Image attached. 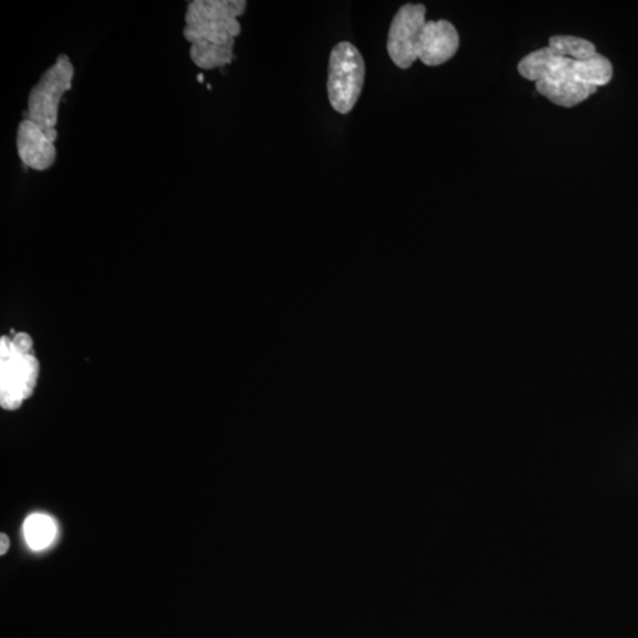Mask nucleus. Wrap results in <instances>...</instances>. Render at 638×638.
<instances>
[{
	"label": "nucleus",
	"instance_id": "6e6552de",
	"mask_svg": "<svg viewBox=\"0 0 638 638\" xmlns=\"http://www.w3.org/2000/svg\"><path fill=\"white\" fill-rule=\"evenodd\" d=\"M459 45V33L451 22L429 21L421 33L419 60L428 66L444 64L454 57Z\"/></svg>",
	"mask_w": 638,
	"mask_h": 638
},
{
	"label": "nucleus",
	"instance_id": "f257e3e1",
	"mask_svg": "<svg viewBox=\"0 0 638 638\" xmlns=\"http://www.w3.org/2000/svg\"><path fill=\"white\" fill-rule=\"evenodd\" d=\"M247 9L245 0H195L186 10L184 38L191 45L234 49L241 33L238 19Z\"/></svg>",
	"mask_w": 638,
	"mask_h": 638
},
{
	"label": "nucleus",
	"instance_id": "ddd939ff",
	"mask_svg": "<svg viewBox=\"0 0 638 638\" xmlns=\"http://www.w3.org/2000/svg\"><path fill=\"white\" fill-rule=\"evenodd\" d=\"M198 80H199L200 83H202V82H203V75H202V74H199V75H198Z\"/></svg>",
	"mask_w": 638,
	"mask_h": 638
},
{
	"label": "nucleus",
	"instance_id": "0eeeda50",
	"mask_svg": "<svg viewBox=\"0 0 638 638\" xmlns=\"http://www.w3.org/2000/svg\"><path fill=\"white\" fill-rule=\"evenodd\" d=\"M56 140V129L45 130L31 119L23 118L15 137L17 151L23 166L39 171L53 166L57 157Z\"/></svg>",
	"mask_w": 638,
	"mask_h": 638
},
{
	"label": "nucleus",
	"instance_id": "f03ea898",
	"mask_svg": "<svg viewBox=\"0 0 638 638\" xmlns=\"http://www.w3.org/2000/svg\"><path fill=\"white\" fill-rule=\"evenodd\" d=\"M40 362L34 354L33 341L25 333L0 339V406L6 410L19 409L36 388Z\"/></svg>",
	"mask_w": 638,
	"mask_h": 638
},
{
	"label": "nucleus",
	"instance_id": "1a4fd4ad",
	"mask_svg": "<svg viewBox=\"0 0 638 638\" xmlns=\"http://www.w3.org/2000/svg\"><path fill=\"white\" fill-rule=\"evenodd\" d=\"M536 90L555 105L574 108L594 95L598 88L583 82L542 80L536 82Z\"/></svg>",
	"mask_w": 638,
	"mask_h": 638
},
{
	"label": "nucleus",
	"instance_id": "9d476101",
	"mask_svg": "<svg viewBox=\"0 0 638 638\" xmlns=\"http://www.w3.org/2000/svg\"><path fill=\"white\" fill-rule=\"evenodd\" d=\"M24 536L31 548H45L55 540V522L49 515L32 514L24 523Z\"/></svg>",
	"mask_w": 638,
	"mask_h": 638
},
{
	"label": "nucleus",
	"instance_id": "423d86ee",
	"mask_svg": "<svg viewBox=\"0 0 638 638\" xmlns=\"http://www.w3.org/2000/svg\"><path fill=\"white\" fill-rule=\"evenodd\" d=\"M426 23L422 4H406L396 12L387 41L389 57L396 66L409 69L419 60L420 38Z\"/></svg>",
	"mask_w": 638,
	"mask_h": 638
},
{
	"label": "nucleus",
	"instance_id": "20e7f679",
	"mask_svg": "<svg viewBox=\"0 0 638 638\" xmlns=\"http://www.w3.org/2000/svg\"><path fill=\"white\" fill-rule=\"evenodd\" d=\"M366 64L358 49L349 42L338 43L332 51L330 76H327V96L333 108L349 114L364 91Z\"/></svg>",
	"mask_w": 638,
	"mask_h": 638
},
{
	"label": "nucleus",
	"instance_id": "7ed1b4c3",
	"mask_svg": "<svg viewBox=\"0 0 638 638\" xmlns=\"http://www.w3.org/2000/svg\"><path fill=\"white\" fill-rule=\"evenodd\" d=\"M520 74L533 82L542 80L575 81L603 87L611 79V62L599 54L585 61L563 57L552 53L547 48L533 51L519 64Z\"/></svg>",
	"mask_w": 638,
	"mask_h": 638
},
{
	"label": "nucleus",
	"instance_id": "9b49d317",
	"mask_svg": "<svg viewBox=\"0 0 638 638\" xmlns=\"http://www.w3.org/2000/svg\"><path fill=\"white\" fill-rule=\"evenodd\" d=\"M548 49L556 55L585 61L597 54L594 43L575 36H552Z\"/></svg>",
	"mask_w": 638,
	"mask_h": 638
},
{
	"label": "nucleus",
	"instance_id": "f8f14e48",
	"mask_svg": "<svg viewBox=\"0 0 638 638\" xmlns=\"http://www.w3.org/2000/svg\"><path fill=\"white\" fill-rule=\"evenodd\" d=\"M0 542H2V545H0V547H2V548H0V555L3 556L7 554L9 546H10L9 538H8V536H6L4 533H2V538H0Z\"/></svg>",
	"mask_w": 638,
	"mask_h": 638
},
{
	"label": "nucleus",
	"instance_id": "39448f33",
	"mask_svg": "<svg viewBox=\"0 0 638 638\" xmlns=\"http://www.w3.org/2000/svg\"><path fill=\"white\" fill-rule=\"evenodd\" d=\"M74 65L66 55L57 57L31 90L28 98V118L45 130L56 129L63 95L73 88Z\"/></svg>",
	"mask_w": 638,
	"mask_h": 638
}]
</instances>
